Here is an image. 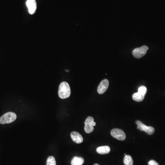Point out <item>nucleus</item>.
I'll list each match as a JSON object with an SVG mask.
<instances>
[{
	"mask_svg": "<svg viewBox=\"0 0 165 165\" xmlns=\"http://www.w3.org/2000/svg\"><path fill=\"white\" fill-rule=\"evenodd\" d=\"M16 119L17 115L15 113L8 112L0 117V123L4 124L11 123L15 121Z\"/></svg>",
	"mask_w": 165,
	"mask_h": 165,
	"instance_id": "obj_2",
	"label": "nucleus"
},
{
	"mask_svg": "<svg viewBox=\"0 0 165 165\" xmlns=\"http://www.w3.org/2000/svg\"><path fill=\"white\" fill-rule=\"evenodd\" d=\"M110 151V149L108 146H102L98 147L96 149V152L98 153L101 155L107 154L109 153Z\"/></svg>",
	"mask_w": 165,
	"mask_h": 165,
	"instance_id": "obj_10",
	"label": "nucleus"
},
{
	"mask_svg": "<svg viewBox=\"0 0 165 165\" xmlns=\"http://www.w3.org/2000/svg\"><path fill=\"white\" fill-rule=\"evenodd\" d=\"M148 165H159L158 163L156 162V161L154 160H150L149 162H148Z\"/></svg>",
	"mask_w": 165,
	"mask_h": 165,
	"instance_id": "obj_16",
	"label": "nucleus"
},
{
	"mask_svg": "<svg viewBox=\"0 0 165 165\" xmlns=\"http://www.w3.org/2000/svg\"><path fill=\"white\" fill-rule=\"evenodd\" d=\"M136 123L138 126L137 129L141 131H144L147 134L149 135H152L155 132V129L152 126H147L145 124H143L141 121H137Z\"/></svg>",
	"mask_w": 165,
	"mask_h": 165,
	"instance_id": "obj_4",
	"label": "nucleus"
},
{
	"mask_svg": "<svg viewBox=\"0 0 165 165\" xmlns=\"http://www.w3.org/2000/svg\"><path fill=\"white\" fill-rule=\"evenodd\" d=\"M72 140L77 143H80L83 141V138L81 134L77 132H73L71 133Z\"/></svg>",
	"mask_w": 165,
	"mask_h": 165,
	"instance_id": "obj_9",
	"label": "nucleus"
},
{
	"mask_svg": "<svg viewBox=\"0 0 165 165\" xmlns=\"http://www.w3.org/2000/svg\"><path fill=\"white\" fill-rule=\"evenodd\" d=\"M84 163V159L82 157L75 156L71 161L72 165H82Z\"/></svg>",
	"mask_w": 165,
	"mask_h": 165,
	"instance_id": "obj_11",
	"label": "nucleus"
},
{
	"mask_svg": "<svg viewBox=\"0 0 165 165\" xmlns=\"http://www.w3.org/2000/svg\"><path fill=\"white\" fill-rule=\"evenodd\" d=\"M46 165H56V161L55 158L53 156H49L46 161Z\"/></svg>",
	"mask_w": 165,
	"mask_h": 165,
	"instance_id": "obj_14",
	"label": "nucleus"
},
{
	"mask_svg": "<svg viewBox=\"0 0 165 165\" xmlns=\"http://www.w3.org/2000/svg\"><path fill=\"white\" fill-rule=\"evenodd\" d=\"M123 162L125 165H133V160L129 155L125 156Z\"/></svg>",
	"mask_w": 165,
	"mask_h": 165,
	"instance_id": "obj_13",
	"label": "nucleus"
},
{
	"mask_svg": "<svg viewBox=\"0 0 165 165\" xmlns=\"http://www.w3.org/2000/svg\"><path fill=\"white\" fill-rule=\"evenodd\" d=\"M71 89L67 82H63L60 84L58 90V95L62 99L68 98L70 96Z\"/></svg>",
	"mask_w": 165,
	"mask_h": 165,
	"instance_id": "obj_1",
	"label": "nucleus"
},
{
	"mask_svg": "<svg viewBox=\"0 0 165 165\" xmlns=\"http://www.w3.org/2000/svg\"><path fill=\"white\" fill-rule=\"evenodd\" d=\"M110 134L113 137L118 140H124L126 138L125 133L120 129H113L111 131Z\"/></svg>",
	"mask_w": 165,
	"mask_h": 165,
	"instance_id": "obj_6",
	"label": "nucleus"
},
{
	"mask_svg": "<svg viewBox=\"0 0 165 165\" xmlns=\"http://www.w3.org/2000/svg\"><path fill=\"white\" fill-rule=\"evenodd\" d=\"M145 96L142 95L138 92L133 94V95L132 96L133 100L137 101V102H141V101H143L145 98Z\"/></svg>",
	"mask_w": 165,
	"mask_h": 165,
	"instance_id": "obj_12",
	"label": "nucleus"
},
{
	"mask_svg": "<svg viewBox=\"0 0 165 165\" xmlns=\"http://www.w3.org/2000/svg\"><path fill=\"white\" fill-rule=\"evenodd\" d=\"M147 88L145 86H141L139 87L138 89V92L145 96L147 93Z\"/></svg>",
	"mask_w": 165,
	"mask_h": 165,
	"instance_id": "obj_15",
	"label": "nucleus"
},
{
	"mask_svg": "<svg viewBox=\"0 0 165 165\" xmlns=\"http://www.w3.org/2000/svg\"><path fill=\"white\" fill-rule=\"evenodd\" d=\"M84 124V130L87 133L92 132L94 129V127L96 125V123L94 122V119L92 117H88L86 119Z\"/></svg>",
	"mask_w": 165,
	"mask_h": 165,
	"instance_id": "obj_3",
	"label": "nucleus"
},
{
	"mask_svg": "<svg viewBox=\"0 0 165 165\" xmlns=\"http://www.w3.org/2000/svg\"><path fill=\"white\" fill-rule=\"evenodd\" d=\"M109 82L107 79H104L100 82L97 89L99 94H103L106 91L109 87Z\"/></svg>",
	"mask_w": 165,
	"mask_h": 165,
	"instance_id": "obj_7",
	"label": "nucleus"
},
{
	"mask_svg": "<svg viewBox=\"0 0 165 165\" xmlns=\"http://www.w3.org/2000/svg\"><path fill=\"white\" fill-rule=\"evenodd\" d=\"M149 48L146 46H142L134 49L133 51V57L136 58H140L145 55L148 50Z\"/></svg>",
	"mask_w": 165,
	"mask_h": 165,
	"instance_id": "obj_5",
	"label": "nucleus"
},
{
	"mask_svg": "<svg viewBox=\"0 0 165 165\" xmlns=\"http://www.w3.org/2000/svg\"><path fill=\"white\" fill-rule=\"evenodd\" d=\"M94 165H99V164H97V163H96V164H94Z\"/></svg>",
	"mask_w": 165,
	"mask_h": 165,
	"instance_id": "obj_17",
	"label": "nucleus"
},
{
	"mask_svg": "<svg viewBox=\"0 0 165 165\" xmlns=\"http://www.w3.org/2000/svg\"><path fill=\"white\" fill-rule=\"evenodd\" d=\"M26 5L29 13L32 15L35 13L37 9V4L35 0H27Z\"/></svg>",
	"mask_w": 165,
	"mask_h": 165,
	"instance_id": "obj_8",
	"label": "nucleus"
}]
</instances>
